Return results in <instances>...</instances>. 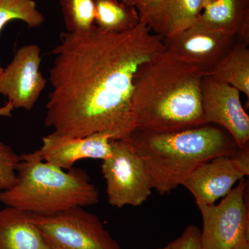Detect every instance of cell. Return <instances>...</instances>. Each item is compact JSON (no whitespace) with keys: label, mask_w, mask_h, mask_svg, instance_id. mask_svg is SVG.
Wrapping results in <instances>:
<instances>
[{"label":"cell","mask_w":249,"mask_h":249,"mask_svg":"<svg viewBox=\"0 0 249 249\" xmlns=\"http://www.w3.org/2000/svg\"><path fill=\"white\" fill-rule=\"evenodd\" d=\"M121 1L124 2V4L129 5V6H135L142 0H121Z\"/></svg>","instance_id":"cb8c5ba5"},{"label":"cell","mask_w":249,"mask_h":249,"mask_svg":"<svg viewBox=\"0 0 249 249\" xmlns=\"http://www.w3.org/2000/svg\"><path fill=\"white\" fill-rule=\"evenodd\" d=\"M213 1H214V0H202L203 8H204L205 6H206V5L210 4V3H211Z\"/></svg>","instance_id":"d4e9b609"},{"label":"cell","mask_w":249,"mask_h":249,"mask_svg":"<svg viewBox=\"0 0 249 249\" xmlns=\"http://www.w3.org/2000/svg\"><path fill=\"white\" fill-rule=\"evenodd\" d=\"M111 145L112 155L101 165L108 202L116 208L141 206L152 194L146 165L128 139L111 140Z\"/></svg>","instance_id":"8992f818"},{"label":"cell","mask_w":249,"mask_h":249,"mask_svg":"<svg viewBox=\"0 0 249 249\" xmlns=\"http://www.w3.org/2000/svg\"><path fill=\"white\" fill-rule=\"evenodd\" d=\"M232 249H249V238H245L241 240Z\"/></svg>","instance_id":"603a6c76"},{"label":"cell","mask_w":249,"mask_h":249,"mask_svg":"<svg viewBox=\"0 0 249 249\" xmlns=\"http://www.w3.org/2000/svg\"><path fill=\"white\" fill-rule=\"evenodd\" d=\"M68 32L89 30L95 25V0H58Z\"/></svg>","instance_id":"d6986e66"},{"label":"cell","mask_w":249,"mask_h":249,"mask_svg":"<svg viewBox=\"0 0 249 249\" xmlns=\"http://www.w3.org/2000/svg\"><path fill=\"white\" fill-rule=\"evenodd\" d=\"M160 195L171 193L197 167L216 157L233 155L238 147L230 134L215 124H206L170 133L135 129L129 135Z\"/></svg>","instance_id":"3957f363"},{"label":"cell","mask_w":249,"mask_h":249,"mask_svg":"<svg viewBox=\"0 0 249 249\" xmlns=\"http://www.w3.org/2000/svg\"><path fill=\"white\" fill-rule=\"evenodd\" d=\"M203 76L165 50L142 65L134 82L136 129L170 133L208 124L201 106Z\"/></svg>","instance_id":"7a4b0ae2"},{"label":"cell","mask_w":249,"mask_h":249,"mask_svg":"<svg viewBox=\"0 0 249 249\" xmlns=\"http://www.w3.org/2000/svg\"><path fill=\"white\" fill-rule=\"evenodd\" d=\"M165 50L161 37L145 23L123 32L96 25L60 34L52 52L46 125L60 137L81 138L106 132L111 140L137 129L132 96L139 69Z\"/></svg>","instance_id":"6da1fadb"},{"label":"cell","mask_w":249,"mask_h":249,"mask_svg":"<svg viewBox=\"0 0 249 249\" xmlns=\"http://www.w3.org/2000/svg\"><path fill=\"white\" fill-rule=\"evenodd\" d=\"M201 229L189 225L176 240L169 243L170 249H202L200 241Z\"/></svg>","instance_id":"44dd1931"},{"label":"cell","mask_w":249,"mask_h":249,"mask_svg":"<svg viewBox=\"0 0 249 249\" xmlns=\"http://www.w3.org/2000/svg\"><path fill=\"white\" fill-rule=\"evenodd\" d=\"M140 20L161 38L171 37L197 21L202 0H142L135 6Z\"/></svg>","instance_id":"4fadbf2b"},{"label":"cell","mask_w":249,"mask_h":249,"mask_svg":"<svg viewBox=\"0 0 249 249\" xmlns=\"http://www.w3.org/2000/svg\"><path fill=\"white\" fill-rule=\"evenodd\" d=\"M249 147L233 155L214 157L196 168L185 180L182 186L196 199V204H214L227 196L232 187L249 174Z\"/></svg>","instance_id":"9c48e42d"},{"label":"cell","mask_w":249,"mask_h":249,"mask_svg":"<svg viewBox=\"0 0 249 249\" xmlns=\"http://www.w3.org/2000/svg\"><path fill=\"white\" fill-rule=\"evenodd\" d=\"M243 178L218 205L198 206L202 217L200 241L202 249H232L249 238V212Z\"/></svg>","instance_id":"52a82bcc"},{"label":"cell","mask_w":249,"mask_h":249,"mask_svg":"<svg viewBox=\"0 0 249 249\" xmlns=\"http://www.w3.org/2000/svg\"><path fill=\"white\" fill-rule=\"evenodd\" d=\"M161 39L165 52L204 76L210 74L237 40L235 36L208 29L198 21L175 36Z\"/></svg>","instance_id":"ba28073f"},{"label":"cell","mask_w":249,"mask_h":249,"mask_svg":"<svg viewBox=\"0 0 249 249\" xmlns=\"http://www.w3.org/2000/svg\"><path fill=\"white\" fill-rule=\"evenodd\" d=\"M38 45L23 46L0 75V94L8 98L15 109L31 111L47 80L40 71L42 58Z\"/></svg>","instance_id":"8fae6325"},{"label":"cell","mask_w":249,"mask_h":249,"mask_svg":"<svg viewBox=\"0 0 249 249\" xmlns=\"http://www.w3.org/2000/svg\"><path fill=\"white\" fill-rule=\"evenodd\" d=\"M14 107L11 101H8L4 106L0 107V116L4 117H12V112L14 110Z\"/></svg>","instance_id":"7402d4cb"},{"label":"cell","mask_w":249,"mask_h":249,"mask_svg":"<svg viewBox=\"0 0 249 249\" xmlns=\"http://www.w3.org/2000/svg\"><path fill=\"white\" fill-rule=\"evenodd\" d=\"M111 137L106 132H98L81 137L70 138L53 133L42 137L38 152L42 160L63 170H70L83 159L107 160L112 155Z\"/></svg>","instance_id":"7c38bea8"},{"label":"cell","mask_w":249,"mask_h":249,"mask_svg":"<svg viewBox=\"0 0 249 249\" xmlns=\"http://www.w3.org/2000/svg\"><path fill=\"white\" fill-rule=\"evenodd\" d=\"M0 249H49L30 213L6 206L0 210Z\"/></svg>","instance_id":"9a60e30c"},{"label":"cell","mask_w":249,"mask_h":249,"mask_svg":"<svg viewBox=\"0 0 249 249\" xmlns=\"http://www.w3.org/2000/svg\"><path fill=\"white\" fill-rule=\"evenodd\" d=\"M135 6L121 0H95V25L107 32L130 30L140 22Z\"/></svg>","instance_id":"e0dca14e"},{"label":"cell","mask_w":249,"mask_h":249,"mask_svg":"<svg viewBox=\"0 0 249 249\" xmlns=\"http://www.w3.org/2000/svg\"><path fill=\"white\" fill-rule=\"evenodd\" d=\"M30 217L49 249H122L99 218L83 207Z\"/></svg>","instance_id":"5b68a950"},{"label":"cell","mask_w":249,"mask_h":249,"mask_svg":"<svg viewBox=\"0 0 249 249\" xmlns=\"http://www.w3.org/2000/svg\"><path fill=\"white\" fill-rule=\"evenodd\" d=\"M13 20H21L28 27H40L45 17L37 9L34 0H0V35L5 26ZM4 71L0 63V75Z\"/></svg>","instance_id":"ac0fdd59"},{"label":"cell","mask_w":249,"mask_h":249,"mask_svg":"<svg viewBox=\"0 0 249 249\" xmlns=\"http://www.w3.org/2000/svg\"><path fill=\"white\" fill-rule=\"evenodd\" d=\"M157 249H170L169 244H168V245L165 246V247H163V248Z\"/></svg>","instance_id":"484cf974"},{"label":"cell","mask_w":249,"mask_h":249,"mask_svg":"<svg viewBox=\"0 0 249 249\" xmlns=\"http://www.w3.org/2000/svg\"><path fill=\"white\" fill-rule=\"evenodd\" d=\"M208 76L231 85L249 99V44L237 40L227 55Z\"/></svg>","instance_id":"2e32d148"},{"label":"cell","mask_w":249,"mask_h":249,"mask_svg":"<svg viewBox=\"0 0 249 249\" xmlns=\"http://www.w3.org/2000/svg\"><path fill=\"white\" fill-rule=\"evenodd\" d=\"M19 161L20 156L0 141V191L9 189L14 184Z\"/></svg>","instance_id":"ffe728a7"},{"label":"cell","mask_w":249,"mask_h":249,"mask_svg":"<svg viewBox=\"0 0 249 249\" xmlns=\"http://www.w3.org/2000/svg\"><path fill=\"white\" fill-rule=\"evenodd\" d=\"M201 101L208 124L222 127L240 150L249 145V117L240 100V91L209 76H203Z\"/></svg>","instance_id":"30bf717a"},{"label":"cell","mask_w":249,"mask_h":249,"mask_svg":"<svg viewBox=\"0 0 249 249\" xmlns=\"http://www.w3.org/2000/svg\"><path fill=\"white\" fill-rule=\"evenodd\" d=\"M197 21L249 44V0H214L203 8Z\"/></svg>","instance_id":"5bb4252c"},{"label":"cell","mask_w":249,"mask_h":249,"mask_svg":"<svg viewBox=\"0 0 249 249\" xmlns=\"http://www.w3.org/2000/svg\"><path fill=\"white\" fill-rule=\"evenodd\" d=\"M14 184L0 191V203L34 214H49L98 204V190L85 170L65 171L44 161L38 150L22 154Z\"/></svg>","instance_id":"277c9868"}]
</instances>
